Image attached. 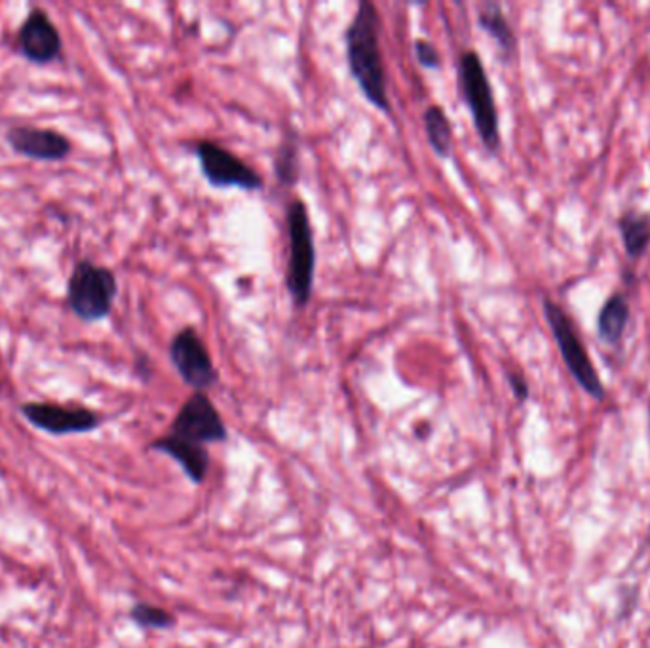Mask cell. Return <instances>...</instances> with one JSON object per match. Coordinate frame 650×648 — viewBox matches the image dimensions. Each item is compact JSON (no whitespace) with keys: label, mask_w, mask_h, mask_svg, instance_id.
<instances>
[{"label":"cell","mask_w":650,"mask_h":648,"mask_svg":"<svg viewBox=\"0 0 650 648\" xmlns=\"http://www.w3.org/2000/svg\"><path fill=\"white\" fill-rule=\"evenodd\" d=\"M381 13L371 0H362L358 10L346 27V59L352 78L358 82L365 99L381 112L391 115L388 78L381 50Z\"/></svg>","instance_id":"cell-1"},{"label":"cell","mask_w":650,"mask_h":648,"mask_svg":"<svg viewBox=\"0 0 650 648\" xmlns=\"http://www.w3.org/2000/svg\"><path fill=\"white\" fill-rule=\"evenodd\" d=\"M287 240H289V261H287L286 284L293 303L305 308L313 298L314 273H316V246H314L313 223L301 198L289 202L286 209Z\"/></svg>","instance_id":"cell-2"},{"label":"cell","mask_w":650,"mask_h":648,"mask_svg":"<svg viewBox=\"0 0 650 648\" xmlns=\"http://www.w3.org/2000/svg\"><path fill=\"white\" fill-rule=\"evenodd\" d=\"M459 86L461 96L469 105L477 136L489 153L501 149V124L499 110L494 104L493 86L483 67L480 53L474 50L464 52L459 59Z\"/></svg>","instance_id":"cell-3"},{"label":"cell","mask_w":650,"mask_h":648,"mask_svg":"<svg viewBox=\"0 0 650 648\" xmlns=\"http://www.w3.org/2000/svg\"><path fill=\"white\" fill-rule=\"evenodd\" d=\"M118 295L117 274L109 266L80 259L67 279V303L75 316L96 324L111 314Z\"/></svg>","instance_id":"cell-4"},{"label":"cell","mask_w":650,"mask_h":648,"mask_svg":"<svg viewBox=\"0 0 650 648\" xmlns=\"http://www.w3.org/2000/svg\"><path fill=\"white\" fill-rule=\"evenodd\" d=\"M542 305H544V316H546L548 325L552 330L553 338L558 343L567 370L571 371L574 381L590 396L595 397L599 402L605 400V386L601 383L598 370L593 367L592 357L588 356V351L580 338L579 331L572 324L571 316L558 303H553L550 297H544Z\"/></svg>","instance_id":"cell-5"},{"label":"cell","mask_w":650,"mask_h":648,"mask_svg":"<svg viewBox=\"0 0 650 648\" xmlns=\"http://www.w3.org/2000/svg\"><path fill=\"white\" fill-rule=\"evenodd\" d=\"M195 155L200 163L203 176L215 188H240V190H260L265 187L263 177L252 166H247L235 153L221 145L203 139L196 141Z\"/></svg>","instance_id":"cell-6"},{"label":"cell","mask_w":650,"mask_h":648,"mask_svg":"<svg viewBox=\"0 0 650 648\" xmlns=\"http://www.w3.org/2000/svg\"><path fill=\"white\" fill-rule=\"evenodd\" d=\"M169 360L174 363L183 383L189 384L196 392L211 389L219 373L209 356L208 346L204 344L195 327H183L169 343Z\"/></svg>","instance_id":"cell-7"},{"label":"cell","mask_w":650,"mask_h":648,"mask_svg":"<svg viewBox=\"0 0 650 648\" xmlns=\"http://www.w3.org/2000/svg\"><path fill=\"white\" fill-rule=\"evenodd\" d=\"M169 434L195 445H208L227 440V426L206 392H195L183 403L171 422Z\"/></svg>","instance_id":"cell-8"},{"label":"cell","mask_w":650,"mask_h":648,"mask_svg":"<svg viewBox=\"0 0 650 648\" xmlns=\"http://www.w3.org/2000/svg\"><path fill=\"white\" fill-rule=\"evenodd\" d=\"M21 415L52 435L88 434L101 426L104 419L82 405H61L52 402H29L21 405Z\"/></svg>","instance_id":"cell-9"},{"label":"cell","mask_w":650,"mask_h":648,"mask_svg":"<svg viewBox=\"0 0 650 648\" xmlns=\"http://www.w3.org/2000/svg\"><path fill=\"white\" fill-rule=\"evenodd\" d=\"M16 45L21 56L33 66H50L63 53V39L45 8L29 10L18 29Z\"/></svg>","instance_id":"cell-10"},{"label":"cell","mask_w":650,"mask_h":648,"mask_svg":"<svg viewBox=\"0 0 650 648\" xmlns=\"http://www.w3.org/2000/svg\"><path fill=\"white\" fill-rule=\"evenodd\" d=\"M7 144L16 155L37 163H61L72 153L71 139L61 131L40 126H12L7 131Z\"/></svg>","instance_id":"cell-11"},{"label":"cell","mask_w":650,"mask_h":648,"mask_svg":"<svg viewBox=\"0 0 650 648\" xmlns=\"http://www.w3.org/2000/svg\"><path fill=\"white\" fill-rule=\"evenodd\" d=\"M149 449L171 456L195 485H200L206 481L209 470V451L204 445H195L189 441L179 440L176 435L166 434L152 441Z\"/></svg>","instance_id":"cell-12"},{"label":"cell","mask_w":650,"mask_h":648,"mask_svg":"<svg viewBox=\"0 0 650 648\" xmlns=\"http://www.w3.org/2000/svg\"><path fill=\"white\" fill-rule=\"evenodd\" d=\"M477 23L499 45L504 59H512L515 48H518V39H515L510 21L506 20V16L502 12L501 4H496V2L483 4L480 8V13H477Z\"/></svg>","instance_id":"cell-13"},{"label":"cell","mask_w":650,"mask_h":648,"mask_svg":"<svg viewBox=\"0 0 650 648\" xmlns=\"http://www.w3.org/2000/svg\"><path fill=\"white\" fill-rule=\"evenodd\" d=\"M630 305L620 293H614L607 298L605 305L599 311L598 331L599 337L605 343L618 344L624 337L626 327L630 322Z\"/></svg>","instance_id":"cell-14"},{"label":"cell","mask_w":650,"mask_h":648,"mask_svg":"<svg viewBox=\"0 0 650 648\" xmlns=\"http://www.w3.org/2000/svg\"><path fill=\"white\" fill-rule=\"evenodd\" d=\"M618 228L624 240L626 253L639 259L650 247V214L626 212L618 219Z\"/></svg>","instance_id":"cell-15"},{"label":"cell","mask_w":650,"mask_h":648,"mask_svg":"<svg viewBox=\"0 0 650 648\" xmlns=\"http://www.w3.org/2000/svg\"><path fill=\"white\" fill-rule=\"evenodd\" d=\"M424 130L432 150L440 158H449L453 150V126L440 105H430L424 110Z\"/></svg>","instance_id":"cell-16"},{"label":"cell","mask_w":650,"mask_h":648,"mask_svg":"<svg viewBox=\"0 0 650 648\" xmlns=\"http://www.w3.org/2000/svg\"><path fill=\"white\" fill-rule=\"evenodd\" d=\"M130 618L144 629H168L176 624V616L157 605L136 603L131 607Z\"/></svg>","instance_id":"cell-17"},{"label":"cell","mask_w":650,"mask_h":648,"mask_svg":"<svg viewBox=\"0 0 650 648\" xmlns=\"http://www.w3.org/2000/svg\"><path fill=\"white\" fill-rule=\"evenodd\" d=\"M276 177L284 185L297 181V145L292 137H287L276 156Z\"/></svg>","instance_id":"cell-18"},{"label":"cell","mask_w":650,"mask_h":648,"mask_svg":"<svg viewBox=\"0 0 650 648\" xmlns=\"http://www.w3.org/2000/svg\"><path fill=\"white\" fill-rule=\"evenodd\" d=\"M415 56L424 69H440L442 66V53L430 40H415Z\"/></svg>","instance_id":"cell-19"},{"label":"cell","mask_w":650,"mask_h":648,"mask_svg":"<svg viewBox=\"0 0 650 648\" xmlns=\"http://www.w3.org/2000/svg\"><path fill=\"white\" fill-rule=\"evenodd\" d=\"M508 384L510 389L514 392V396L518 397V402H525L529 397V384L520 373H508Z\"/></svg>","instance_id":"cell-20"}]
</instances>
